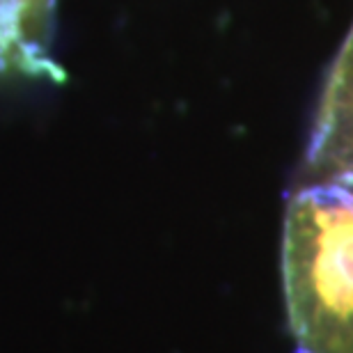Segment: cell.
Segmentation results:
<instances>
[{
  "label": "cell",
  "mask_w": 353,
  "mask_h": 353,
  "mask_svg": "<svg viewBox=\"0 0 353 353\" xmlns=\"http://www.w3.org/2000/svg\"><path fill=\"white\" fill-rule=\"evenodd\" d=\"M282 282L296 353H353V186L323 179L292 195Z\"/></svg>",
  "instance_id": "obj_1"
},
{
  "label": "cell",
  "mask_w": 353,
  "mask_h": 353,
  "mask_svg": "<svg viewBox=\"0 0 353 353\" xmlns=\"http://www.w3.org/2000/svg\"><path fill=\"white\" fill-rule=\"evenodd\" d=\"M307 172L312 181L353 186V28L323 88L307 147Z\"/></svg>",
  "instance_id": "obj_2"
}]
</instances>
